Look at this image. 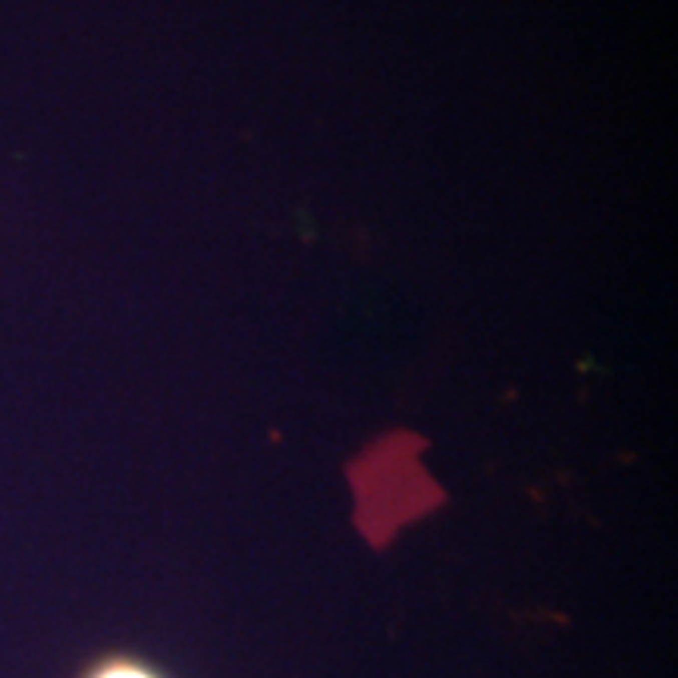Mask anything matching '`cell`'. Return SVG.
Masks as SVG:
<instances>
[{
  "label": "cell",
  "instance_id": "cell-1",
  "mask_svg": "<svg viewBox=\"0 0 678 678\" xmlns=\"http://www.w3.org/2000/svg\"><path fill=\"white\" fill-rule=\"evenodd\" d=\"M88 678H160L154 669L135 662V659H107L101 662Z\"/></svg>",
  "mask_w": 678,
  "mask_h": 678
}]
</instances>
